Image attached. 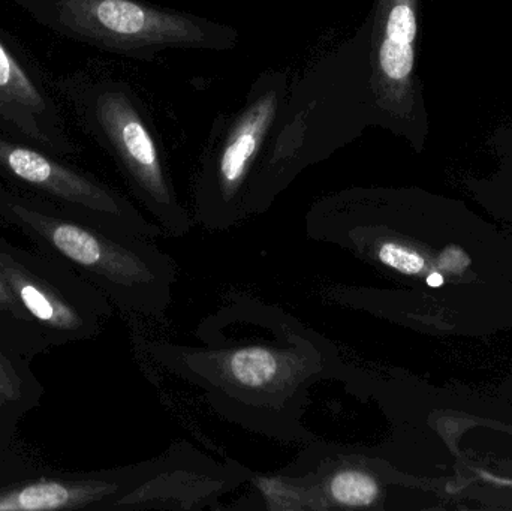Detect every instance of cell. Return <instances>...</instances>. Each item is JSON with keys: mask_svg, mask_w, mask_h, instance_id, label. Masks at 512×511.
<instances>
[{"mask_svg": "<svg viewBox=\"0 0 512 511\" xmlns=\"http://www.w3.org/2000/svg\"><path fill=\"white\" fill-rule=\"evenodd\" d=\"M289 90L283 71L264 72L245 104L212 132L194 182L195 219L225 230L245 219L243 201Z\"/></svg>", "mask_w": 512, "mask_h": 511, "instance_id": "6da1fadb", "label": "cell"}, {"mask_svg": "<svg viewBox=\"0 0 512 511\" xmlns=\"http://www.w3.org/2000/svg\"><path fill=\"white\" fill-rule=\"evenodd\" d=\"M59 20L74 35L128 56L168 50H233L234 27L144 0H60Z\"/></svg>", "mask_w": 512, "mask_h": 511, "instance_id": "7a4b0ae2", "label": "cell"}, {"mask_svg": "<svg viewBox=\"0 0 512 511\" xmlns=\"http://www.w3.org/2000/svg\"><path fill=\"white\" fill-rule=\"evenodd\" d=\"M12 212L66 258L122 291L141 314L159 320L170 308L176 263L150 237L134 234L128 240H116L17 204Z\"/></svg>", "mask_w": 512, "mask_h": 511, "instance_id": "3957f363", "label": "cell"}, {"mask_svg": "<svg viewBox=\"0 0 512 511\" xmlns=\"http://www.w3.org/2000/svg\"><path fill=\"white\" fill-rule=\"evenodd\" d=\"M421 0H375L367 18V101L373 125L415 147L427 135V113L417 74Z\"/></svg>", "mask_w": 512, "mask_h": 511, "instance_id": "277c9868", "label": "cell"}, {"mask_svg": "<svg viewBox=\"0 0 512 511\" xmlns=\"http://www.w3.org/2000/svg\"><path fill=\"white\" fill-rule=\"evenodd\" d=\"M95 119L135 194L164 233L186 236L191 215L180 204L158 138L138 99L125 87H108L96 95Z\"/></svg>", "mask_w": 512, "mask_h": 511, "instance_id": "5b68a950", "label": "cell"}, {"mask_svg": "<svg viewBox=\"0 0 512 511\" xmlns=\"http://www.w3.org/2000/svg\"><path fill=\"white\" fill-rule=\"evenodd\" d=\"M0 165L30 185L45 189L69 203L86 207L92 212L101 213L117 221H128L141 234L156 239L162 236L161 225L150 224L134 209H129L116 195L87 177L51 161L41 153L33 152L17 144L0 140Z\"/></svg>", "mask_w": 512, "mask_h": 511, "instance_id": "8992f818", "label": "cell"}, {"mask_svg": "<svg viewBox=\"0 0 512 511\" xmlns=\"http://www.w3.org/2000/svg\"><path fill=\"white\" fill-rule=\"evenodd\" d=\"M105 482H39L0 492V511H51L78 509L116 492Z\"/></svg>", "mask_w": 512, "mask_h": 511, "instance_id": "52a82bcc", "label": "cell"}, {"mask_svg": "<svg viewBox=\"0 0 512 511\" xmlns=\"http://www.w3.org/2000/svg\"><path fill=\"white\" fill-rule=\"evenodd\" d=\"M0 270L21 305L33 317L54 329L65 330V332L80 329L83 321L71 306L63 303L44 284H39L38 281L27 276L17 264L3 255H0Z\"/></svg>", "mask_w": 512, "mask_h": 511, "instance_id": "ba28073f", "label": "cell"}, {"mask_svg": "<svg viewBox=\"0 0 512 511\" xmlns=\"http://www.w3.org/2000/svg\"><path fill=\"white\" fill-rule=\"evenodd\" d=\"M324 495L334 507L372 509L381 498V485L369 471L348 465L327 477Z\"/></svg>", "mask_w": 512, "mask_h": 511, "instance_id": "9c48e42d", "label": "cell"}, {"mask_svg": "<svg viewBox=\"0 0 512 511\" xmlns=\"http://www.w3.org/2000/svg\"><path fill=\"white\" fill-rule=\"evenodd\" d=\"M0 102L11 105L15 110L42 113L44 98L38 87L27 77L17 60L9 54L0 42Z\"/></svg>", "mask_w": 512, "mask_h": 511, "instance_id": "30bf717a", "label": "cell"}, {"mask_svg": "<svg viewBox=\"0 0 512 511\" xmlns=\"http://www.w3.org/2000/svg\"><path fill=\"white\" fill-rule=\"evenodd\" d=\"M0 393L6 398H18V380L12 372L0 363Z\"/></svg>", "mask_w": 512, "mask_h": 511, "instance_id": "8fae6325", "label": "cell"}, {"mask_svg": "<svg viewBox=\"0 0 512 511\" xmlns=\"http://www.w3.org/2000/svg\"><path fill=\"white\" fill-rule=\"evenodd\" d=\"M18 302H20V300L17 299L12 288L9 287L5 278L0 275V308L14 312L15 315H21L18 314V308H20V306H18Z\"/></svg>", "mask_w": 512, "mask_h": 511, "instance_id": "7c38bea8", "label": "cell"}, {"mask_svg": "<svg viewBox=\"0 0 512 511\" xmlns=\"http://www.w3.org/2000/svg\"><path fill=\"white\" fill-rule=\"evenodd\" d=\"M426 281L427 285H430V287L439 288L442 287V285H444L445 279L444 276L441 275V273L433 272L430 273V275H427Z\"/></svg>", "mask_w": 512, "mask_h": 511, "instance_id": "4fadbf2b", "label": "cell"}, {"mask_svg": "<svg viewBox=\"0 0 512 511\" xmlns=\"http://www.w3.org/2000/svg\"><path fill=\"white\" fill-rule=\"evenodd\" d=\"M489 477V479L496 480V482L502 483V485H512V482H507V480H499L495 479V477L492 476H486Z\"/></svg>", "mask_w": 512, "mask_h": 511, "instance_id": "5bb4252c", "label": "cell"}]
</instances>
